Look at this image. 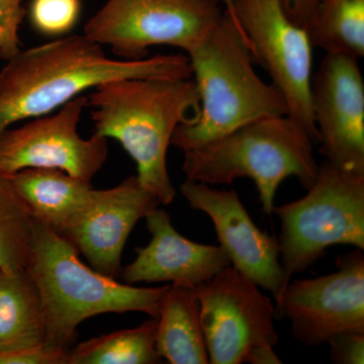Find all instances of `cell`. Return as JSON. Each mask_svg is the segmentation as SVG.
<instances>
[{"mask_svg":"<svg viewBox=\"0 0 364 364\" xmlns=\"http://www.w3.org/2000/svg\"><path fill=\"white\" fill-rule=\"evenodd\" d=\"M223 14L221 0H107L86 21L83 35L134 61L147 58L154 46L188 52Z\"/></svg>","mask_w":364,"mask_h":364,"instance_id":"8","label":"cell"},{"mask_svg":"<svg viewBox=\"0 0 364 364\" xmlns=\"http://www.w3.org/2000/svg\"><path fill=\"white\" fill-rule=\"evenodd\" d=\"M305 28L326 54L364 56V0H320Z\"/></svg>","mask_w":364,"mask_h":364,"instance_id":"19","label":"cell"},{"mask_svg":"<svg viewBox=\"0 0 364 364\" xmlns=\"http://www.w3.org/2000/svg\"><path fill=\"white\" fill-rule=\"evenodd\" d=\"M301 200L273 213L282 221L279 239L284 289L334 245L364 249V176L318 165L317 177Z\"/></svg>","mask_w":364,"mask_h":364,"instance_id":"6","label":"cell"},{"mask_svg":"<svg viewBox=\"0 0 364 364\" xmlns=\"http://www.w3.org/2000/svg\"><path fill=\"white\" fill-rule=\"evenodd\" d=\"M36 221L25 200L0 173V270L26 269Z\"/></svg>","mask_w":364,"mask_h":364,"instance_id":"21","label":"cell"},{"mask_svg":"<svg viewBox=\"0 0 364 364\" xmlns=\"http://www.w3.org/2000/svg\"><path fill=\"white\" fill-rule=\"evenodd\" d=\"M221 1L225 11H227L231 16V18H233V4H232V0H221Z\"/></svg>","mask_w":364,"mask_h":364,"instance_id":"27","label":"cell"},{"mask_svg":"<svg viewBox=\"0 0 364 364\" xmlns=\"http://www.w3.org/2000/svg\"><path fill=\"white\" fill-rule=\"evenodd\" d=\"M81 9V0H32L26 14L36 32L61 38L77 25Z\"/></svg>","mask_w":364,"mask_h":364,"instance_id":"22","label":"cell"},{"mask_svg":"<svg viewBox=\"0 0 364 364\" xmlns=\"http://www.w3.org/2000/svg\"><path fill=\"white\" fill-rule=\"evenodd\" d=\"M328 343L330 345V356L333 363H364V332H342L332 337Z\"/></svg>","mask_w":364,"mask_h":364,"instance_id":"24","label":"cell"},{"mask_svg":"<svg viewBox=\"0 0 364 364\" xmlns=\"http://www.w3.org/2000/svg\"><path fill=\"white\" fill-rule=\"evenodd\" d=\"M44 345L42 304L32 277L26 269L0 270V352Z\"/></svg>","mask_w":364,"mask_h":364,"instance_id":"18","label":"cell"},{"mask_svg":"<svg viewBox=\"0 0 364 364\" xmlns=\"http://www.w3.org/2000/svg\"><path fill=\"white\" fill-rule=\"evenodd\" d=\"M69 351L44 346L28 350L0 352V364H67Z\"/></svg>","mask_w":364,"mask_h":364,"instance_id":"25","label":"cell"},{"mask_svg":"<svg viewBox=\"0 0 364 364\" xmlns=\"http://www.w3.org/2000/svg\"><path fill=\"white\" fill-rule=\"evenodd\" d=\"M320 0H282L287 16L296 25L306 26Z\"/></svg>","mask_w":364,"mask_h":364,"instance_id":"26","label":"cell"},{"mask_svg":"<svg viewBox=\"0 0 364 364\" xmlns=\"http://www.w3.org/2000/svg\"><path fill=\"white\" fill-rule=\"evenodd\" d=\"M87 97L79 95L55 114L28 119L0 134V173L9 176L28 168L57 169L90 182L109 156L105 136L78 133Z\"/></svg>","mask_w":364,"mask_h":364,"instance_id":"10","label":"cell"},{"mask_svg":"<svg viewBox=\"0 0 364 364\" xmlns=\"http://www.w3.org/2000/svg\"><path fill=\"white\" fill-rule=\"evenodd\" d=\"M200 95V109L179 124L171 145L186 152L260 117L289 114L286 100L253 68L245 35L227 11L186 52Z\"/></svg>","mask_w":364,"mask_h":364,"instance_id":"3","label":"cell"},{"mask_svg":"<svg viewBox=\"0 0 364 364\" xmlns=\"http://www.w3.org/2000/svg\"><path fill=\"white\" fill-rule=\"evenodd\" d=\"M26 269L39 291L45 344L66 351L78 326L88 318L141 312L157 318L168 289L119 284L86 267L70 242L38 222Z\"/></svg>","mask_w":364,"mask_h":364,"instance_id":"4","label":"cell"},{"mask_svg":"<svg viewBox=\"0 0 364 364\" xmlns=\"http://www.w3.org/2000/svg\"><path fill=\"white\" fill-rule=\"evenodd\" d=\"M161 205L144 188L136 176L119 186L93 189L90 202L61 232L93 269L117 279L121 258L132 230L146 215Z\"/></svg>","mask_w":364,"mask_h":364,"instance_id":"13","label":"cell"},{"mask_svg":"<svg viewBox=\"0 0 364 364\" xmlns=\"http://www.w3.org/2000/svg\"><path fill=\"white\" fill-rule=\"evenodd\" d=\"M157 318L83 342L69 351L67 364H156Z\"/></svg>","mask_w":364,"mask_h":364,"instance_id":"20","label":"cell"},{"mask_svg":"<svg viewBox=\"0 0 364 364\" xmlns=\"http://www.w3.org/2000/svg\"><path fill=\"white\" fill-rule=\"evenodd\" d=\"M36 222L59 235L90 202V182L57 169L28 168L6 176Z\"/></svg>","mask_w":364,"mask_h":364,"instance_id":"16","label":"cell"},{"mask_svg":"<svg viewBox=\"0 0 364 364\" xmlns=\"http://www.w3.org/2000/svg\"><path fill=\"white\" fill-rule=\"evenodd\" d=\"M25 0H0V59H13L21 51L20 28L26 16Z\"/></svg>","mask_w":364,"mask_h":364,"instance_id":"23","label":"cell"},{"mask_svg":"<svg viewBox=\"0 0 364 364\" xmlns=\"http://www.w3.org/2000/svg\"><path fill=\"white\" fill-rule=\"evenodd\" d=\"M156 348L171 364L208 363L196 287L168 286L157 318Z\"/></svg>","mask_w":364,"mask_h":364,"instance_id":"17","label":"cell"},{"mask_svg":"<svg viewBox=\"0 0 364 364\" xmlns=\"http://www.w3.org/2000/svg\"><path fill=\"white\" fill-rule=\"evenodd\" d=\"M233 20L248 41L253 59L286 100L289 114L318 143L311 107L313 46L306 28L287 16L282 0H232Z\"/></svg>","mask_w":364,"mask_h":364,"instance_id":"9","label":"cell"},{"mask_svg":"<svg viewBox=\"0 0 364 364\" xmlns=\"http://www.w3.org/2000/svg\"><path fill=\"white\" fill-rule=\"evenodd\" d=\"M314 144L305 127L289 114L260 117L183 152L182 171L186 179L208 186L248 177L255 182L263 213L270 215L284 179L296 177L306 189L315 181Z\"/></svg>","mask_w":364,"mask_h":364,"instance_id":"5","label":"cell"},{"mask_svg":"<svg viewBox=\"0 0 364 364\" xmlns=\"http://www.w3.org/2000/svg\"><path fill=\"white\" fill-rule=\"evenodd\" d=\"M181 193L191 208L212 219L232 267L279 299L284 289L279 240L258 229L236 191H217L203 182L186 179Z\"/></svg>","mask_w":364,"mask_h":364,"instance_id":"14","label":"cell"},{"mask_svg":"<svg viewBox=\"0 0 364 364\" xmlns=\"http://www.w3.org/2000/svg\"><path fill=\"white\" fill-rule=\"evenodd\" d=\"M191 78L186 55L109 59L85 35H68L21 51L0 71V134L52 114L81 93L122 78Z\"/></svg>","mask_w":364,"mask_h":364,"instance_id":"1","label":"cell"},{"mask_svg":"<svg viewBox=\"0 0 364 364\" xmlns=\"http://www.w3.org/2000/svg\"><path fill=\"white\" fill-rule=\"evenodd\" d=\"M95 134L114 139L136 164V177L161 205L176 191L167 169V151L177 127L195 116L200 95L191 78H122L93 88Z\"/></svg>","mask_w":364,"mask_h":364,"instance_id":"2","label":"cell"},{"mask_svg":"<svg viewBox=\"0 0 364 364\" xmlns=\"http://www.w3.org/2000/svg\"><path fill=\"white\" fill-rule=\"evenodd\" d=\"M145 219L152 239L136 248V259L124 268L127 284L171 282L198 287L231 265L221 246L203 245L181 236L166 210L155 208Z\"/></svg>","mask_w":364,"mask_h":364,"instance_id":"15","label":"cell"},{"mask_svg":"<svg viewBox=\"0 0 364 364\" xmlns=\"http://www.w3.org/2000/svg\"><path fill=\"white\" fill-rule=\"evenodd\" d=\"M321 154L336 168L364 176V80L358 59L326 54L311 80Z\"/></svg>","mask_w":364,"mask_h":364,"instance_id":"12","label":"cell"},{"mask_svg":"<svg viewBox=\"0 0 364 364\" xmlns=\"http://www.w3.org/2000/svg\"><path fill=\"white\" fill-rule=\"evenodd\" d=\"M336 264L331 274L289 282L275 299V314L291 321L294 338L306 346L328 343L342 332H364L363 250L340 255Z\"/></svg>","mask_w":364,"mask_h":364,"instance_id":"11","label":"cell"},{"mask_svg":"<svg viewBox=\"0 0 364 364\" xmlns=\"http://www.w3.org/2000/svg\"><path fill=\"white\" fill-rule=\"evenodd\" d=\"M208 363L279 364L274 306L257 286L229 265L196 287Z\"/></svg>","mask_w":364,"mask_h":364,"instance_id":"7","label":"cell"}]
</instances>
